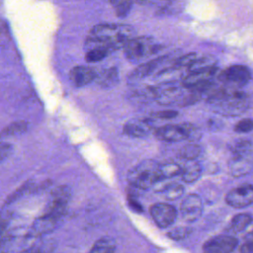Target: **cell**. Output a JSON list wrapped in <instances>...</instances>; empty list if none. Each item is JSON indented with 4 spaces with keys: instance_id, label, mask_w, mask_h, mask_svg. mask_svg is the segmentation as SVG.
<instances>
[{
    "instance_id": "15",
    "label": "cell",
    "mask_w": 253,
    "mask_h": 253,
    "mask_svg": "<svg viewBox=\"0 0 253 253\" xmlns=\"http://www.w3.org/2000/svg\"><path fill=\"white\" fill-rule=\"evenodd\" d=\"M97 82L101 87L110 88L117 84L119 81V72L116 67H110L101 71L96 76Z\"/></svg>"
},
{
    "instance_id": "6",
    "label": "cell",
    "mask_w": 253,
    "mask_h": 253,
    "mask_svg": "<svg viewBox=\"0 0 253 253\" xmlns=\"http://www.w3.org/2000/svg\"><path fill=\"white\" fill-rule=\"evenodd\" d=\"M251 79V71L244 65H232L222 70L218 75L221 83L228 84L231 88H239L246 85Z\"/></svg>"
},
{
    "instance_id": "31",
    "label": "cell",
    "mask_w": 253,
    "mask_h": 253,
    "mask_svg": "<svg viewBox=\"0 0 253 253\" xmlns=\"http://www.w3.org/2000/svg\"><path fill=\"white\" fill-rule=\"evenodd\" d=\"M178 113L174 110H164V111H160L155 113V117L159 118V119H163V120H170V119H174L175 117H177Z\"/></svg>"
},
{
    "instance_id": "1",
    "label": "cell",
    "mask_w": 253,
    "mask_h": 253,
    "mask_svg": "<svg viewBox=\"0 0 253 253\" xmlns=\"http://www.w3.org/2000/svg\"><path fill=\"white\" fill-rule=\"evenodd\" d=\"M134 30L126 24H100L91 29L86 39L87 50L97 47L110 51L123 48L125 43L132 39Z\"/></svg>"
},
{
    "instance_id": "4",
    "label": "cell",
    "mask_w": 253,
    "mask_h": 253,
    "mask_svg": "<svg viewBox=\"0 0 253 253\" xmlns=\"http://www.w3.org/2000/svg\"><path fill=\"white\" fill-rule=\"evenodd\" d=\"M126 57L131 62H138L157 52L159 44L150 37H137L127 41L123 46Z\"/></svg>"
},
{
    "instance_id": "27",
    "label": "cell",
    "mask_w": 253,
    "mask_h": 253,
    "mask_svg": "<svg viewBox=\"0 0 253 253\" xmlns=\"http://www.w3.org/2000/svg\"><path fill=\"white\" fill-rule=\"evenodd\" d=\"M253 128V121L251 119H243L234 126L236 132H249Z\"/></svg>"
},
{
    "instance_id": "23",
    "label": "cell",
    "mask_w": 253,
    "mask_h": 253,
    "mask_svg": "<svg viewBox=\"0 0 253 253\" xmlns=\"http://www.w3.org/2000/svg\"><path fill=\"white\" fill-rule=\"evenodd\" d=\"M233 156L252 157V143L250 140H240L232 147Z\"/></svg>"
},
{
    "instance_id": "20",
    "label": "cell",
    "mask_w": 253,
    "mask_h": 253,
    "mask_svg": "<svg viewBox=\"0 0 253 253\" xmlns=\"http://www.w3.org/2000/svg\"><path fill=\"white\" fill-rule=\"evenodd\" d=\"M116 243L111 237H102L98 239L88 253H114Z\"/></svg>"
},
{
    "instance_id": "24",
    "label": "cell",
    "mask_w": 253,
    "mask_h": 253,
    "mask_svg": "<svg viewBox=\"0 0 253 253\" xmlns=\"http://www.w3.org/2000/svg\"><path fill=\"white\" fill-rule=\"evenodd\" d=\"M28 127V125L26 122H15L7 126L0 133L1 137H6V136H11L15 134H19L23 131H25Z\"/></svg>"
},
{
    "instance_id": "25",
    "label": "cell",
    "mask_w": 253,
    "mask_h": 253,
    "mask_svg": "<svg viewBox=\"0 0 253 253\" xmlns=\"http://www.w3.org/2000/svg\"><path fill=\"white\" fill-rule=\"evenodd\" d=\"M111 51L106 49V48H102V47H97V48H92L87 50L86 54H85V59L87 62H98L101 61L102 59H104L106 56H108V54Z\"/></svg>"
},
{
    "instance_id": "33",
    "label": "cell",
    "mask_w": 253,
    "mask_h": 253,
    "mask_svg": "<svg viewBox=\"0 0 253 253\" xmlns=\"http://www.w3.org/2000/svg\"><path fill=\"white\" fill-rule=\"evenodd\" d=\"M110 3L115 7L119 4H123V3H132L134 0H109Z\"/></svg>"
},
{
    "instance_id": "12",
    "label": "cell",
    "mask_w": 253,
    "mask_h": 253,
    "mask_svg": "<svg viewBox=\"0 0 253 253\" xmlns=\"http://www.w3.org/2000/svg\"><path fill=\"white\" fill-rule=\"evenodd\" d=\"M152 125L150 120H133L127 122L124 126V133L132 137H142L148 134L151 130Z\"/></svg>"
},
{
    "instance_id": "11",
    "label": "cell",
    "mask_w": 253,
    "mask_h": 253,
    "mask_svg": "<svg viewBox=\"0 0 253 253\" xmlns=\"http://www.w3.org/2000/svg\"><path fill=\"white\" fill-rule=\"evenodd\" d=\"M96 71L87 66H75L70 71V80L76 87H83L96 79Z\"/></svg>"
},
{
    "instance_id": "30",
    "label": "cell",
    "mask_w": 253,
    "mask_h": 253,
    "mask_svg": "<svg viewBox=\"0 0 253 253\" xmlns=\"http://www.w3.org/2000/svg\"><path fill=\"white\" fill-rule=\"evenodd\" d=\"M201 98H202V94L190 92V94H189L188 96H186V97L183 98L182 105H183V106H189V105L195 104V103L198 102Z\"/></svg>"
},
{
    "instance_id": "29",
    "label": "cell",
    "mask_w": 253,
    "mask_h": 253,
    "mask_svg": "<svg viewBox=\"0 0 253 253\" xmlns=\"http://www.w3.org/2000/svg\"><path fill=\"white\" fill-rule=\"evenodd\" d=\"M132 6V3H123L115 6V12L118 17H125L128 14L130 8Z\"/></svg>"
},
{
    "instance_id": "17",
    "label": "cell",
    "mask_w": 253,
    "mask_h": 253,
    "mask_svg": "<svg viewBox=\"0 0 253 253\" xmlns=\"http://www.w3.org/2000/svg\"><path fill=\"white\" fill-rule=\"evenodd\" d=\"M216 59L213 56L211 55H206L203 57H198L189 67V73H194V72H203V71H208L210 69H212L215 67Z\"/></svg>"
},
{
    "instance_id": "3",
    "label": "cell",
    "mask_w": 253,
    "mask_h": 253,
    "mask_svg": "<svg viewBox=\"0 0 253 253\" xmlns=\"http://www.w3.org/2000/svg\"><path fill=\"white\" fill-rule=\"evenodd\" d=\"M158 164L154 160H144L131 168L126 176L127 182L134 188L146 190L160 182Z\"/></svg>"
},
{
    "instance_id": "8",
    "label": "cell",
    "mask_w": 253,
    "mask_h": 253,
    "mask_svg": "<svg viewBox=\"0 0 253 253\" xmlns=\"http://www.w3.org/2000/svg\"><path fill=\"white\" fill-rule=\"evenodd\" d=\"M150 215L157 226L167 228L171 226L176 219V210L173 206L166 203H157L151 206Z\"/></svg>"
},
{
    "instance_id": "7",
    "label": "cell",
    "mask_w": 253,
    "mask_h": 253,
    "mask_svg": "<svg viewBox=\"0 0 253 253\" xmlns=\"http://www.w3.org/2000/svg\"><path fill=\"white\" fill-rule=\"evenodd\" d=\"M237 243L238 240L231 235H216L204 243L203 253H232Z\"/></svg>"
},
{
    "instance_id": "22",
    "label": "cell",
    "mask_w": 253,
    "mask_h": 253,
    "mask_svg": "<svg viewBox=\"0 0 253 253\" xmlns=\"http://www.w3.org/2000/svg\"><path fill=\"white\" fill-rule=\"evenodd\" d=\"M201 154V147L196 143L184 145L179 151V157L183 160H195Z\"/></svg>"
},
{
    "instance_id": "26",
    "label": "cell",
    "mask_w": 253,
    "mask_h": 253,
    "mask_svg": "<svg viewBox=\"0 0 253 253\" xmlns=\"http://www.w3.org/2000/svg\"><path fill=\"white\" fill-rule=\"evenodd\" d=\"M198 58V54L196 52H190L186 53L179 58H177L173 64L174 68H182V67H189L196 59Z\"/></svg>"
},
{
    "instance_id": "9",
    "label": "cell",
    "mask_w": 253,
    "mask_h": 253,
    "mask_svg": "<svg viewBox=\"0 0 253 253\" xmlns=\"http://www.w3.org/2000/svg\"><path fill=\"white\" fill-rule=\"evenodd\" d=\"M225 202L228 206L240 209L247 207L253 202V188L251 184H243L233 188L225 196Z\"/></svg>"
},
{
    "instance_id": "18",
    "label": "cell",
    "mask_w": 253,
    "mask_h": 253,
    "mask_svg": "<svg viewBox=\"0 0 253 253\" xmlns=\"http://www.w3.org/2000/svg\"><path fill=\"white\" fill-rule=\"evenodd\" d=\"M252 222V216L250 213L241 212L234 215L229 223V229L233 232H239L245 229Z\"/></svg>"
},
{
    "instance_id": "13",
    "label": "cell",
    "mask_w": 253,
    "mask_h": 253,
    "mask_svg": "<svg viewBox=\"0 0 253 253\" xmlns=\"http://www.w3.org/2000/svg\"><path fill=\"white\" fill-rule=\"evenodd\" d=\"M202 173L201 165L195 160H185L181 165V178L186 183H193L199 179Z\"/></svg>"
},
{
    "instance_id": "10",
    "label": "cell",
    "mask_w": 253,
    "mask_h": 253,
    "mask_svg": "<svg viewBox=\"0 0 253 253\" xmlns=\"http://www.w3.org/2000/svg\"><path fill=\"white\" fill-rule=\"evenodd\" d=\"M180 211L183 219L186 221L193 222L197 220L203 211V203L200 196L197 194L187 195L181 203Z\"/></svg>"
},
{
    "instance_id": "2",
    "label": "cell",
    "mask_w": 253,
    "mask_h": 253,
    "mask_svg": "<svg viewBox=\"0 0 253 253\" xmlns=\"http://www.w3.org/2000/svg\"><path fill=\"white\" fill-rule=\"evenodd\" d=\"M70 198L71 190L68 186L63 185L54 189L45 211L36 220L37 224L43 231L49 232L52 230L66 213Z\"/></svg>"
},
{
    "instance_id": "14",
    "label": "cell",
    "mask_w": 253,
    "mask_h": 253,
    "mask_svg": "<svg viewBox=\"0 0 253 253\" xmlns=\"http://www.w3.org/2000/svg\"><path fill=\"white\" fill-rule=\"evenodd\" d=\"M252 157L233 156L230 163V171L233 176L246 175L251 171Z\"/></svg>"
},
{
    "instance_id": "32",
    "label": "cell",
    "mask_w": 253,
    "mask_h": 253,
    "mask_svg": "<svg viewBox=\"0 0 253 253\" xmlns=\"http://www.w3.org/2000/svg\"><path fill=\"white\" fill-rule=\"evenodd\" d=\"M241 253H252V242L251 239H249L247 242H245L241 248Z\"/></svg>"
},
{
    "instance_id": "5",
    "label": "cell",
    "mask_w": 253,
    "mask_h": 253,
    "mask_svg": "<svg viewBox=\"0 0 253 253\" xmlns=\"http://www.w3.org/2000/svg\"><path fill=\"white\" fill-rule=\"evenodd\" d=\"M155 136L164 141L176 142L184 139H197L199 129L193 124L183 123L180 125H165L155 130Z\"/></svg>"
},
{
    "instance_id": "16",
    "label": "cell",
    "mask_w": 253,
    "mask_h": 253,
    "mask_svg": "<svg viewBox=\"0 0 253 253\" xmlns=\"http://www.w3.org/2000/svg\"><path fill=\"white\" fill-rule=\"evenodd\" d=\"M162 59H163V57H159V58H155V59H152V60H149V61H146V62L140 64L137 68H135L131 72L129 77L133 80H137V79L146 77L154 69H156V67H158V65L162 62Z\"/></svg>"
},
{
    "instance_id": "21",
    "label": "cell",
    "mask_w": 253,
    "mask_h": 253,
    "mask_svg": "<svg viewBox=\"0 0 253 253\" xmlns=\"http://www.w3.org/2000/svg\"><path fill=\"white\" fill-rule=\"evenodd\" d=\"M159 191L166 200L172 201V200H176L182 196V194L184 192V188L179 183H170V184L164 186Z\"/></svg>"
},
{
    "instance_id": "19",
    "label": "cell",
    "mask_w": 253,
    "mask_h": 253,
    "mask_svg": "<svg viewBox=\"0 0 253 253\" xmlns=\"http://www.w3.org/2000/svg\"><path fill=\"white\" fill-rule=\"evenodd\" d=\"M158 172L160 180L173 178L181 173V165L176 162H165L158 164Z\"/></svg>"
},
{
    "instance_id": "28",
    "label": "cell",
    "mask_w": 253,
    "mask_h": 253,
    "mask_svg": "<svg viewBox=\"0 0 253 253\" xmlns=\"http://www.w3.org/2000/svg\"><path fill=\"white\" fill-rule=\"evenodd\" d=\"M190 234V228L188 227H176L168 232V236L175 240H180L185 238Z\"/></svg>"
}]
</instances>
